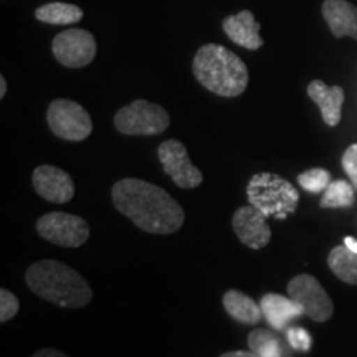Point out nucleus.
<instances>
[{
  "mask_svg": "<svg viewBox=\"0 0 357 357\" xmlns=\"http://www.w3.org/2000/svg\"><path fill=\"white\" fill-rule=\"evenodd\" d=\"M37 231L47 242L66 248L82 247L89 238L86 220L65 212L45 213L37 220Z\"/></svg>",
  "mask_w": 357,
  "mask_h": 357,
  "instance_id": "obj_7",
  "label": "nucleus"
},
{
  "mask_svg": "<svg viewBox=\"0 0 357 357\" xmlns=\"http://www.w3.org/2000/svg\"><path fill=\"white\" fill-rule=\"evenodd\" d=\"M32 184L40 197L53 204H66L75 195V184L70 174L48 164L35 169Z\"/></svg>",
  "mask_w": 357,
  "mask_h": 357,
  "instance_id": "obj_11",
  "label": "nucleus"
},
{
  "mask_svg": "<svg viewBox=\"0 0 357 357\" xmlns=\"http://www.w3.org/2000/svg\"><path fill=\"white\" fill-rule=\"evenodd\" d=\"M288 294L303 307L306 316L316 323H324L333 316L334 305L321 283L311 275H298L288 283Z\"/></svg>",
  "mask_w": 357,
  "mask_h": 357,
  "instance_id": "obj_9",
  "label": "nucleus"
},
{
  "mask_svg": "<svg viewBox=\"0 0 357 357\" xmlns=\"http://www.w3.org/2000/svg\"><path fill=\"white\" fill-rule=\"evenodd\" d=\"M158 155L164 172L171 176L174 184L181 189H194L202 184L204 176L192 164L187 147L177 139H167L159 146Z\"/></svg>",
  "mask_w": 357,
  "mask_h": 357,
  "instance_id": "obj_10",
  "label": "nucleus"
},
{
  "mask_svg": "<svg viewBox=\"0 0 357 357\" xmlns=\"http://www.w3.org/2000/svg\"><path fill=\"white\" fill-rule=\"evenodd\" d=\"M352 204H354V185L347 184L346 181H336L328 185L319 205L323 208H342L351 207Z\"/></svg>",
  "mask_w": 357,
  "mask_h": 357,
  "instance_id": "obj_21",
  "label": "nucleus"
},
{
  "mask_svg": "<svg viewBox=\"0 0 357 357\" xmlns=\"http://www.w3.org/2000/svg\"><path fill=\"white\" fill-rule=\"evenodd\" d=\"M248 347L258 357H293L287 342L266 329H255L250 333Z\"/></svg>",
  "mask_w": 357,
  "mask_h": 357,
  "instance_id": "obj_18",
  "label": "nucleus"
},
{
  "mask_svg": "<svg viewBox=\"0 0 357 357\" xmlns=\"http://www.w3.org/2000/svg\"><path fill=\"white\" fill-rule=\"evenodd\" d=\"M114 207L141 230L154 235L174 234L184 225L185 213L172 195L141 178H121L111 190Z\"/></svg>",
  "mask_w": 357,
  "mask_h": 357,
  "instance_id": "obj_1",
  "label": "nucleus"
},
{
  "mask_svg": "<svg viewBox=\"0 0 357 357\" xmlns=\"http://www.w3.org/2000/svg\"><path fill=\"white\" fill-rule=\"evenodd\" d=\"M298 182L307 192H323L331 184V174L324 169H310L298 176Z\"/></svg>",
  "mask_w": 357,
  "mask_h": 357,
  "instance_id": "obj_22",
  "label": "nucleus"
},
{
  "mask_svg": "<svg viewBox=\"0 0 357 357\" xmlns=\"http://www.w3.org/2000/svg\"><path fill=\"white\" fill-rule=\"evenodd\" d=\"M6 93H7V79L2 75V77H0V100H3Z\"/></svg>",
  "mask_w": 357,
  "mask_h": 357,
  "instance_id": "obj_29",
  "label": "nucleus"
},
{
  "mask_svg": "<svg viewBox=\"0 0 357 357\" xmlns=\"http://www.w3.org/2000/svg\"><path fill=\"white\" fill-rule=\"evenodd\" d=\"M169 124L171 118L167 111L146 100L129 102L114 116L116 129L126 136H154L166 131Z\"/></svg>",
  "mask_w": 357,
  "mask_h": 357,
  "instance_id": "obj_5",
  "label": "nucleus"
},
{
  "mask_svg": "<svg viewBox=\"0 0 357 357\" xmlns=\"http://www.w3.org/2000/svg\"><path fill=\"white\" fill-rule=\"evenodd\" d=\"M26 287L37 296L60 307H84L91 301L93 291L88 281L73 268L55 260H42L29 266Z\"/></svg>",
  "mask_w": 357,
  "mask_h": 357,
  "instance_id": "obj_2",
  "label": "nucleus"
},
{
  "mask_svg": "<svg viewBox=\"0 0 357 357\" xmlns=\"http://www.w3.org/2000/svg\"><path fill=\"white\" fill-rule=\"evenodd\" d=\"M192 70L197 82L218 96H240L248 86L245 61L222 45L207 43L200 47L194 56Z\"/></svg>",
  "mask_w": 357,
  "mask_h": 357,
  "instance_id": "obj_3",
  "label": "nucleus"
},
{
  "mask_svg": "<svg viewBox=\"0 0 357 357\" xmlns=\"http://www.w3.org/2000/svg\"><path fill=\"white\" fill-rule=\"evenodd\" d=\"M33 357H68V356H65L63 352L56 349H50V347H47V349H40L35 352Z\"/></svg>",
  "mask_w": 357,
  "mask_h": 357,
  "instance_id": "obj_26",
  "label": "nucleus"
},
{
  "mask_svg": "<svg viewBox=\"0 0 357 357\" xmlns=\"http://www.w3.org/2000/svg\"><path fill=\"white\" fill-rule=\"evenodd\" d=\"M342 167H344L352 185L357 190V144H352L346 149L344 155H342Z\"/></svg>",
  "mask_w": 357,
  "mask_h": 357,
  "instance_id": "obj_25",
  "label": "nucleus"
},
{
  "mask_svg": "<svg viewBox=\"0 0 357 357\" xmlns=\"http://www.w3.org/2000/svg\"><path fill=\"white\" fill-rule=\"evenodd\" d=\"M260 307L268 324L276 331H284L293 319L305 314L303 307L291 298L278 293H268L261 298Z\"/></svg>",
  "mask_w": 357,
  "mask_h": 357,
  "instance_id": "obj_15",
  "label": "nucleus"
},
{
  "mask_svg": "<svg viewBox=\"0 0 357 357\" xmlns=\"http://www.w3.org/2000/svg\"><path fill=\"white\" fill-rule=\"evenodd\" d=\"M223 307L229 312L235 321L242 324H258L261 319V307L257 305L252 298L242 291H236V289H230L223 294L222 298Z\"/></svg>",
  "mask_w": 357,
  "mask_h": 357,
  "instance_id": "obj_17",
  "label": "nucleus"
},
{
  "mask_svg": "<svg viewBox=\"0 0 357 357\" xmlns=\"http://www.w3.org/2000/svg\"><path fill=\"white\" fill-rule=\"evenodd\" d=\"M35 19L50 25H73L83 19V10L73 3H45L35 10Z\"/></svg>",
  "mask_w": 357,
  "mask_h": 357,
  "instance_id": "obj_19",
  "label": "nucleus"
},
{
  "mask_svg": "<svg viewBox=\"0 0 357 357\" xmlns=\"http://www.w3.org/2000/svg\"><path fill=\"white\" fill-rule=\"evenodd\" d=\"M231 225L240 242L248 248H265L271 240V229L266 217L253 205H243L231 217Z\"/></svg>",
  "mask_w": 357,
  "mask_h": 357,
  "instance_id": "obj_12",
  "label": "nucleus"
},
{
  "mask_svg": "<svg viewBox=\"0 0 357 357\" xmlns=\"http://www.w3.org/2000/svg\"><path fill=\"white\" fill-rule=\"evenodd\" d=\"M328 265L339 280L347 284H357V253L351 252L346 245L331 250Z\"/></svg>",
  "mask_w": 357,
  "mask_h": 357,
  "instance_id": "obj_20",
  "label": "nucleus"
},
{
  "mask_svg": "<svg viewBox=\"0 0 357 357\" xmlns=\"http://www.w3.org/2000/svg\"><path fill=\"white\" fill-rule=\"evenodd\" d=\"M53 56L66 68H83L96 56V40L82 29L63 30L53 38Z\"/></svg>",
  "mask_w": 357,
  "mask_h": 357,
  "instance_id": "obj_8",
  "label": "nucleus"
},
{
  "mask_svg": "<svg viewBox=\"0 0 357 357\" xmlns=\"http://www.w3.org/2000/svg\"><path fill=\"white\" fill-rule=\"evenodd\" d=\"M220 357H258L253 351H231V352H225Z\"/></svg>",
  "mask_w": 357,
  "mask_h": 357,
  "instance_id": "obj_27",
  "label": "nucleus"
},
{
  "mask_svg": "<svg viewBox=\"0 0 357 357\" xmlns=\"http://www.w3.org/2000/svg\"><path fill=\"white\" fill-rule=\"evenodd\" d=\"M52 132L65 141H84L93 132V121L88 111L71 100H55L47 111Z\"/></svg>",
  "mask_w": 357,
  "mask_h": 357,
  "instance_id": "obj_6",
  "label": "nucleus"
},
{
  "mask_svg": "<svg viewBox=\"0 0 357 357\" xmlns=\"http://www.w3.org/2000/svg\"><path fill=\"white\" fill-rule=\"evenodd\" d=\"M323 17L334 37L357 40V7L347 0H324Z\"/></svg>",
  "mask_w": 357,
  "mask_h": 357,
  "instance_id": "obj_16",
  "label": "nucleus"
},
{
  "mask_svg": "<svg viewBox=\"0 0 357 357\" xmlns=\"http://www.w3.org/2000/svg\"><path fill=\"white\" fill-rule=\"evenodd\" d=\"M287 341L289 347L298 351H310L312 339L303 328H287Z\"/></svg>",
  "mask_w": 357,
  "mask_h": 357,
  "instance_id": "obj_24",
  "label": "nucleus"
},
{
  "mask_svg": "<svg viewBox=\"0 0 357 357\" xmlns=\"http://www.w3.org/2000/svg\"><path fill=\"white\" fill-rule=\"evenodd\" d=\"M344 245H346L347 248L351 250V252L357 253V240H356V238H352V236H346V238H344Z\"/></svg>",
  "mask_w": 357,
  "mask_h": 357,
  "instance_id": "obj_28",
  "label": "nucleus"
},
{
  "mask_svg": "<svg viewBox=\"0 0 357 357\" xmlns=\"http://www.w3.org/2000/svg\"><path fill=\"white\" fill-rule=\"evenodd\" d=\"M307 96L319 106L324 123L331 128L337 126L339 121H341L344 89L341 86H328L321 79H312L307 84Z\"/></svg>",
  "mask_w": 357,
  "mask_h": 357,
  "instance_id": "obj_14",
  "label": "nucleus"
},
{
  "mask_svg": "<svg viewBox=\"0 0 357 357\" xmlns=\"http://www.w3.org/2000/svg\"><path fill=\"white\" fill-rule=\"evenodd\" d=\"M19 307L20 303L15 294L7 291L6 288L0 289V323H7L8 319H12L19 312Z\"/></svg>",
  "mask_w": 357,
  "mask_h": 357,
  "instance_id": "obj_23",
  "label": "nucleus"
},
{
  "mask_svg": "<svg viewBox=\"0 0 357 357\" xmlns=\"http://www.w3.org/2000/svg\"><path fill=\"white\" fill-rule=\"evenodd\" d=\"M223 32L231 42L247 50H258L263 47V38L260 37V24L255 20L250 10H242L235 15L227 17L223 20Z\"/></svg>",
  "mask_w": 357,
  "mask_h": 357,
  "instance_id": "obj_13",
  "label": "nucleus"
},
{
  "mask_svg": "<svg viewBox=\"0 0 357 357\" xmlns=\"http://www.w3.org/2000/svg\"><path fill=\"white\" fill-rule=\"evenodd\" d=\"M247 197L250 205L257 207L266 218L273 217L278 220L291 215L300 204V194L294 185L271 172H258L250 178Z\"/></svg>",
  "mask_w": 357,
  "mask_h": 357,
  "instance_id": "obj_4",
  "label": "nucleus"
}]
</instances>
